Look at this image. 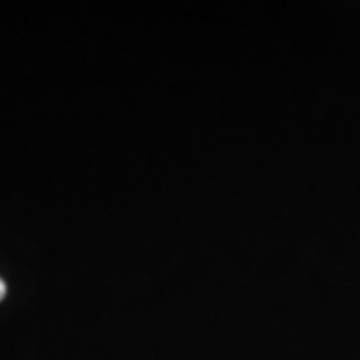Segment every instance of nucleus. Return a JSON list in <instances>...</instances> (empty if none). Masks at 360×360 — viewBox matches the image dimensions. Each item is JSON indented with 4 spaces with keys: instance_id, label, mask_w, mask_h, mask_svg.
Wrapping results in <instances>:
<instances>
[{
    "instance_id": "obj_1",
    "label": "nucleus",
    "mask_w": 360,
    "mask_h": 360,
    "mask_svg": "<svg viewBox=\"0 0 360 360\" xmlns=\"http://www.w3.org/2000/svg\"><path fill=\"white\" fill-rule=\"evenodd\" d=\"M6 294H7V285H6V282H4L2 278H0V302H2V300H4V297H6Z\"/></svg>"
}]
</instances>
